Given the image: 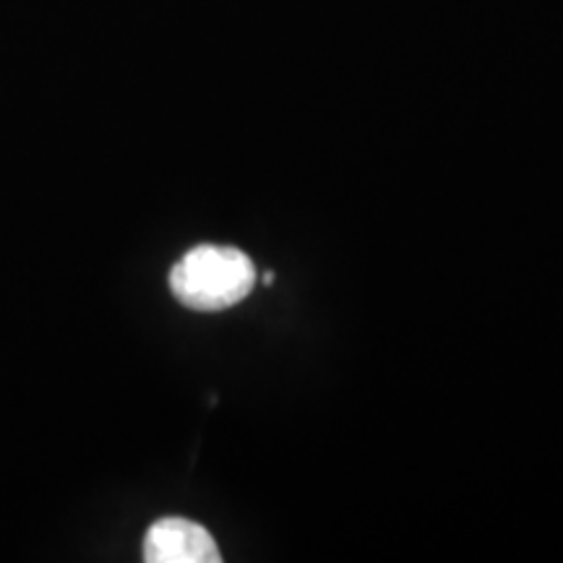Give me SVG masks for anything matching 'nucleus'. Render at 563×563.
I'll list each match as a JSON object with an SVG mask.
<instances>
[{
  "mask_svg": "<svg viewBox=\"0 0 563 563\" xmlns=\"http://www.w3.org/2000/svg\"><path fill=\"white\" fill-rule=\"evenodd\" d=\"M256 285V266L232 245H196L170 272V290L194 311H224Z\"/></svg>",
  "mask_w": 563,
  "mask_h": 563,
  "instance_id": "f257e3e1",
  "label": "nucleus"
},
{
  "mask_svg": "<svg viewBox=\"0 0 563 563\" xmlns=\"http://www.w3.org/2000/svg\"><path fill=\"white\" fill-rule=\"evenodd\" d=\"M144 561L150 563H220V548L201 525L183 517H165L144 538Z\"/></svg>",
  "mask_w": 563,
  "mask_h": 563,
  "instance_id": "f03ea898",
  "label": "nucleus"
},
{
  "mask_svg": "<svg viewBox=\"0 0 563 563\" xmlns=\"http://www.w3.org/2000/svg\"><path fill=\"white\" fill-rule=\"evenodd\" d=\"M272 282H274V274L266 272V274H264V285H272Z\"/></svg>",
  "mask_w": 563,
  "mask_h": 563,
  "instance_id": "7ed1b4c3",
  "label": "nucleus"
}]
</instances>
